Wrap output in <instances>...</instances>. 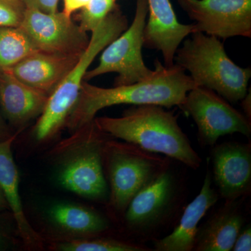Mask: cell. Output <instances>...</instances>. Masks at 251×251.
Segmentation results:
<instances>
[{"instance_id":"obj_6","label":"cell","mask_w":251,"mask_h":251,"mask_svg":"<svg viewBox=\"0 0 251 251\" xmlns=\"http://www.w3.org/2000/svg\"><path fill=\"white\" fill-rule=\"evenodd\" d=\"M171 160L136 145L108 139L103 151L110 209L124 216L135 195L171 167Z\"/></svg>"},{"instance_id":"obj_13","label":"cell","mask_w":251,"mask_h":251,"mask_svg":"<svg viewBox=\"0 0 251 251\" xmlns=\"http://www.w3.org/2000/svg\"><path fill=\"white\" fill-rule=\"evenodd\" d=\"M148 15L144 47L160 51L165 65L174 64L176 50L185 39L197 31L194 24L179 23L171 0H147Z\"/></svg>"},{"instance_id":"obj_29","label":"cell","mask_w":251,"mask_h":251,"mask_svg":"<svg viewBox=\"0 0 251 251\" xmlns=\"http://www.w3.org/2000/svg\"><path fill=\"white\" fill-rule=\"evenodd\" d=\"M8 247V240L4 231L0 227V251L4 250Z\"/></svg>"},{"instance_id":"obj_4","label":"cell","mask_w":251,"mask_h":251,"mask_svg":"<svg viewBox=\"0 0 251 251\" xmlns=\"http://www.w3.org/2000/svg\"><path fill=\"white\" fill-rule=\"evenodd\" d=\"M189 36L176 50L174 64L189 73L196 86L214 91L229 103L241 101L249 92L250 68L229 58L219 38L200 31Z\"/></svg>"},{"instance_id":"obj_2","label":"cell","mask_w":251,"mask_h":251,"mask_svg":"<svg viewBox=\"0 0 251 251\" xmlns=\"http://www.w3.org/2000/svg\"><path fill=\"white\" fill-rule=\"evenodd\" d=\"M94 122L110 136L145 151L165 155L191 169L197 170L202 163V158L179 126L177 117L164 107L133 105L122 117H95Z\"/></svg>"},{"instance_id":"obj_3","label":"cell","mask_w":251,"mask_h":251,"mask_svg":"<svg viewBox=\"0 0 251 251\" xmlns=\"http://www.w3.org/2000/svg\"><path fill=\"white\" fill-rule=\"evenodd\" d=\"M72 133L52 151L59 184L86 199L107 201L103 151L110 135L99 129L94 120Z\"/></svg>"},{"instance_id":"obj_22","label":"cell","mask_w":251,"mask_h":251,"mask_svg":"<svg viewBox=\"0 0 251 251\" xmlns=\"http://www.w3.org/2000/svg\"><path fill=\"white\" fill-rule=\"evenodd\" d=\"M117 0H90L81 9L79 14L80 27L82 30L91 31L98 27L116 6Z\"/></svg>"},{"instance_id":"obj_30","label":"cell","mask_w":251,"mask_h":251,"mask_svg":"<svg viewBox=\"0 0 251 251\" xmlns=\"http://www.w3.org/2000/svg\"><path fill=\"white\" fill-rule=\"evenodd\" d=\"M6 209H9V205H8L6 198L0 188V211L6 210Z\"/></svg>"},{"instance_id":"obj_20","label":"cell","mask_w":251,"mask_h":251,"mask_svg":"<svg viewBox=\"0 0 251 251\" xmlns=\"http://www.w3.org/2000/svg\"><path fill=\"white\" fill-rule=\"evenodd\" d=\"M38 51L20 27L0 26V72Z\"/></svg>"},{"instance_id":"obj_25","label":"cell","mask_w":251,"mask_h":251,"mask_svg":"<svg viewBox=\"0 0 251 251\" xmlns=\"http://www.w3.org/2000/svg\"><path fill=\"white\" fill-rule=\"evenodd\" d=\"M232 251H251V225L247 226V227H243L239 234H238L237 239Z\"/></svg>"},{"instance_id":"obj_7","label":"cell","mask_w":251,"mask_h":251,"mask_svg":"<svg viewBox=\"0 0 251 251\" xmlns=\"http://www.w3.org/2000/svg\"><path fill=\"white\" fill-rule=\"evenodd\" d=\"M148 15L147 0H136L134 18L131 25L103 50L98 65L87 71L88 81L109 73H116L115 86L127 85L151 76L143 59L144 31Z\"/></svg>"},{"instance_id":"obj_8","label":"cell","mask_w":251,"mask_h":251,"mask_svg":"<svg viewBox=\"0 0 251 251\" xmlns=\"http://www.w3.org/2000/svg\"><path fill=\"white\" fill-rule=\"evenodd\" d=\"M181 199V185L170 167L131 200L123 216L126 226L141 239H148L171 221Z\"/></svg>"},{"instance_id":"obj_17","label":"cell","mask_w":251,"mask_h":251,"mask_svg":"<svg viewBox=\"0 0 251 251\" xmlns=\"http://www.w3.org/2000/svg\"><path fill=\"white\" fill-rule=\"evenodd\" d=\"M17 134L0 142V188L14 216L18 234L29 249H39L42 239L25 214L19 191V174L12 152V145Z\"/></svg>"},{"instance_id":"obj_21","label":"cell","mask_w":251,"mask_h":251,"mask_svg":"<svg viewBox=\"0 0 251 251\" xmlns=\"http://www.w3.org/2000/svg\"><path fill=\"white\" fill-rule=\"evenodd\" d=\"M93 237L79 238L59 243L56 249L62 251H150L143 244L111 239Z\"/></svg>"},{"instance_id":"obj_1","label":"cell","mask_w":251,"mask_h":251,"mask_svg":"<svg viewBox=\"0 0 251 251\" xmlns=\"http://www.w3.org/2000/svg\"><path fill=\"white\" fill-rule=\"evenodd\" d=\"M196 87L182 68L175 64L163 65L158 60L155 62L151 76L130 85L104 88L84 80L64 127L73 133L93 121L100 110L112 105H156L168 109L180 108L186 94Z\"/></svg>"},{"instance_id":"obj_23","label":"cell","mask_w":251,"mask_h":251,"mask_svg":"<svg viewBox=\"0 0 251 251\" xmlns=\"http://www.w3.org/2000/svg\"><path fill=\"white\" fill-rule=\"evenodd\" d=\"M26 9L23 0H0V26L19 27Z\"/></svg>"},{"instance_id":"obj_14","label":"cell","mask_w":251,"mask_h":251,"mask_svg":"<svg viewBox=\"0 0 251 251\" xmlns=\"http://www.w3.org/2000/svg\"><path fill=\"white\" fill-rule=\"evenodd\" d=\"M212 176L208 171L199 194L184 209L179 224L169 235L156 239L153 251H192L196 244L199 223L219 201V194L211 186Z\"/></svg>"},{"instance_id":"obj_9","label":"cell","mask_w":251,"mask_h":251,"mask_svg":"<svg viewBox=\"0 0 251 251\" xmlns=\"http://www.w3.org/2000/svg\"><path fill=\"white\" fill-rule=\"evenodd\" d=\"M180 109L196 122L202 146L212 148L220 137L236 133L251 138V120L206 87L196 86L190 90Z\"/></svg>"},{"instance_id":"obj_15","label":"cell","mask_w":251,"mask_h":251,"mask_svg":"<svg viewBox=\"0 0 251 251\" xmlns=\"http://www.w3.org/2000/svg\"><path fill=\"white\" fill-rule=\"evenodd\" d=\"M80 57L38 50L8 69L21 82L50 96Z\"/></svg>"},{"instance_id":"obj_12","label":"cell","mask_w":251,"mask_h":251,"mask_svg":"<svg viewBox=\"0 0 251 251\" xmlns=\"http://www.w3.org/2000/svg\"><path fill=\"white\" fill-rule=\"evenodd\" d=\"M214 179L220 196L232 202L251 190V144L226 142L211 149Z\"/></svg>"},{"instance_id":"obj_28","label":"cell","mask_w":251,"mask_h":251,"mask_svg":"<svg viewBox=\"0 0 251 251\" xmlns=\"http://www.w3.org/2000/svg\"><path fill=\"white\" fill-rule=\"evenodd\" d=\"M11 135H12L10 134L7 126L5 125L2 117H1V112H0V142L8 139Z\"/></svg>"},{"instance_id":"obj_10","label":"cell","mask_w":251,"mask_h":251,"mask_svg":"<svg viewBox=\"0 0 251 251\" xmlns=\"http://www.w3.org/2000/svg\"><path fill=\"white\" fill-rule=\"evenodd\" d=\"M36 49L48 53L80 57L90 42L87 32L64 12L27 8L19 27Z\"/></svg>"},{"instance_id":"obj_11","label":"cell","mask_w":251,"mask_h":251,"mask_svg":"<svg viewBox=\"0 0 251 251\" xmlns=\"http://www.w3.org/2000/svg\"><path fill=\"white\" fill-rule=\"evenodd\" d=\"M197 31L219 39L251 36V0H177Z\"/></svg>"},{"instance_id":"obj_18","label":"cell","mask_w":251,"mask_h":251,"mask_svg":"<svg viewBox=\"0 0 251 251\" xmlns=\"http://www.w3.org/2000/svg\"><path fill=\"white\" fill-rule=\"evenodd\" d=\"M244 225V215L238 201L226 202L198 227L193 251H232Z\"/></svg>"},{"instance_id":"obj_19","label":"cell","mask_w":251,"mask_h":251,"mask_svg":"<svg viewBox=\"0 0 251 251\" xmlns=\"http://www.w3.org/2000/svg\"><path fill=\"white\" fill-rule=\"evenodd\" d=\"M48 216L59 230L80 238L98 236L110 228L105 216L75 203H57L49 208Z\"/></svg>"},{"instance_id":"obj_26","label":"cell","mask_w":251,"mask_h":251,"mask_svg":"<svg viewBox=\"0 0 251 251\" xmlns=\"http://www.w3.org/2000/svg\"><path fill=\"white\" fill-rule=\"evenodd\" d=\"M90 0H64L63 12L72 17V15L77 10L82 9L90 2Z\"/></svg>"},{"instance_id":"obj_27","label":"cell","mask_w":251,"mask_h":251,"mask_svg":"<svg viewBox=\"0 0 251 251\" xmlns=\"http://www.w3.org/2000/svg\"><path fill=\"white\" fill-rule=\"evenodd\" d=\"M242 107L244 110V114L246 115L249 120H251V90L248 92L247 95L245 96L242 100Z\"/></svg>"},{"instance_id":"obj_5","label":"cell","mask_w":251,"mask_h":251,"mask_svg":"<svg viewBox=\"0 0 251 251\" xmlns=\"http://www.w3.org/2000/svg\"><path fill=\"white\" fill-rule=\"evenodd\" d=\"M128 27V20L116 5L103 22L92 31L85 52L49 96L45 108L33 130L34 139L38 143L50 141L64 128L68 116L76 103L89 67L97 56Z\"/></svg>"},{"instance_id":"obj_16","label":"cell","mask_w":251,"mask_h":251,"mask_svg":"<svg viewBox=\"0 0 251 251\" xmlns=\"http://www.w3.org/2000/svg\"><path fill=\"white\" fill-rule=\"evenodd\" d=\"M49 98V94L18 80L9 69L0 72V110L16 126L40 116Z\"/></svg>"},{"instance_id":"obj_24","label":"cell","mask_w":251,"mask_h":251,"mask_svg":"<svg viewBox=\"0 0 251 251\" xmlns=\"http://www.w3.org/2000/svg\"><path fill=\"white\" fill-rule=\"evenodd\" d=\"M59 0H23L27 8H34L42 12L54 14L58 11Z\"/></svg>"}]
</instances>
